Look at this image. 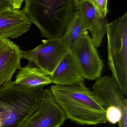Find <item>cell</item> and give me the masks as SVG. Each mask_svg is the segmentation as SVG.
Listing matches in <instances>:
<instances>
[{"label": "cell", "instance_id": "2e32d148", "mask_svg": "<svg viewBox=\"0 0 127 127\" xmlns=\"http://www.w3.org/2000/svg\"><path fill=\"white\" fill-rule=\"evenodd\" d=\"M12 8V0H0V13Z\"/></svg>", "mask_w": 127, "mask_h": 127}, {"label": "cell", "instance_id": "4fadbf2b", "mask_svg": "<svg viewBox=\"0 0 127 127\" xmlns=\"http://www.w3.org/2000/svg\"><path fill=\"white\" fill-rule=\"evenodd\" d=\"M89 33L78 13L61 40L69 51H71L78 40L84 34Z\"/></svg>", "mask_w": 127, "mask_h": 127}, {"label": "cell", "instance_id": "30bf717a", "mask_svg": "<svg viewBox=\"0 0 127 127\" xmlns=\"http://www.w3.org/2000/svg\"><path fill=\"white\" fill-rule=\"evenodd\" d=\"M49 77L52 83L61 86L72 85L84 80L71 52L69 51Z\"/></svg>", "mask_w": 127, "mask_h": 127}, {"label": "cell", "instance_id": "ba28073f", "mask_svg": "<svg viewBox=\"0 0 127 127\" xmlns=\"http://www.w3.org/2000/svg\"><path fill=\"white\" fill-rule=\"evenodd\" d=\"M23 51L9 39H0V87L11 80L18 69L21 68Z\"/></svg>", "mask_w": 127, "mask_h": 127}, {"label": "cell", "instance_id": "277c9868", "mask_svg": "<svg viewBox=\"0 0 127 127\" xmlns=\"http://www.w3.org/2000/svg\"><path fill=\"white\" fill-rule=\"evenodd\" d=\"M108 63L112 77L127 95V12L108 23Z\"/></svg>", "mask_w": 127, "mask_h": 127}, {"label": "cell", "instance_id": "5bb4252c", "mask_svg": "<svg viewBox=\"0 0 127 127\" xmlns=\"http://www.w3.org/2000/svg\"><path fill=\"white\" fill-rule=\"evenodd\" d=\"M106 109L107 121L112 124L118 123L123 117H127V104L121 106L109 107Z\"/></svg>", "mask_w": 127, "mask_h": 127}, {"label": "cell", "instance_id": "3957f363", "mask_svg": "<svg viewBox=\"0 0 127 127\" xmlns=\"http://www.w3.org/2000/svg\"><path fill=\"white\" fill-rule=\"evenodd\" d=\"M43 86L28 87L10 81L0 87V127H22L41 103Z\"/></svg>", "mask_w": 127, "mask_h": 127}, {"label": "cell", "instance_id": "9a60e30c", "mask_svg": "<svg viewBox=\"0 0 127 127\" xmlns=\"http://www.w3.org/2000/svg\"><path fill=\"white\" fill-rule=\"evenodd\" d=\"M98 12L102 16H106L108 12L107 4L108 0H91Z\"/></svg>", "mask_w": 127, "mask_h": 127}, {"label": "cell", "instance_id": "e0dca14e", "mask_svg": "<svg viewBox=\"0 0 127 127\" xmlns=\"http://www.w3.org/2000/svg\"><path fill=\"white\" fill-rule=\"evenodd\" d=\"M25 0H12L13 8L16 9H20L23 1Z\"/></svg>", "mask_w": 127, "mask_h": 127}, {"label": "cell", "instance_id": "5b68a950", "mask_svg": "<svg viewBox=\"0 0 127 127\" xmlns=\"http://www.w3.org/2000/svg\"><path fill=\"white\" fill-rule=\"evenodd\" d=\"M97 48L88 33L78 40L71 50L84 79L94 80L101 77L104 64Z\"/></svg>", "mask_w": 127, "mask_h": 127}, {"label": "cell", "instance_id": "8992f818", "mask_svg": "<svg viewBox=\"0 0 127 127\" xmlns=\"http://www.w3.org/2000/svg\"><path fill=\"white\" fill-rule=\"evenodd\" d=\"M42 42L32 50L23 51V58L50 75L68 51L60 38L45 39Z\"/></svg>", "mask_w": 127, "mask_h": 127}, {"label": "cell", "instance_id": "7c38bea8", "mask_svg": "<svg viewBox=\"0 0 127 127\" xmlns=\"http://www.w3.org/2000/svg\"><path fill=\"white\" fill-rule=\"evenodd\" d=\"M78 14L88 31L97 27L102 19L91 0L83 1L78 3Z\"/></svg>", "mask_w": 127, "mask_h": 127}, {"label": "cell", "instance_id": "ac0fdd59", "mask_svg": "<svg viewBox=\"0 0 127 127\" xmlns=\"http://www.w3.org/2000/svg\"><path fill=\"white\" fill-rule=\"evenodd\" d=\"M85 0H91H91H77V1L78 2V3H80V2H81V1H85Z\"/></svg>", "mask_w": 127, "mask_h": 127}, {"label": "cell", "instance_id": "52a82bcc", "mask_svg": "<svg viewBox=\"0 0 127 127\" xmlns=\"http://www.w3.org/2000/svg\"><path fill=\"white\" fill-rule=\"evenodd\" d=\"M66 119L50 89H47L40 105L22 127H60Z\"/></svg>", "mask_w": 127, "mask_h": 127}, {"label": "cell", "instance_id": "7a4b0ae2", "mask_svg": "<svg viewBox=\"0 0 127 127\" xmlns=\"http://www.w3.org/2000/svg\"><path fill=\"white\" fill-rule=\"evenodd\" d=\"M22 10L47 39L61 38L78 13L77 0H25Z\"/></svg>", "mask_w": 127, "mask_h": 127}, {"label": "cell", "instance_id": "6da1fadb", "mask_svg": "<svg viewBox=\"0 0 127 127\" xmlns=\"http://www.w3.org/2000/svg\"><path fill=\"white\" fill-rule=\"evenodd\" d=\"M66 119L81 125L106 124V109L83 81L50 89Z\"/></svg>", "mask_w": 127, "mask_h": 127}, {"label": "cell", "instance_id": "9c48e42d", "mask_svg": "<svg viewBox=\"0 0 127 127\" xmlns=\"http://www.w3.org/2000/svg\"><path fill=\"white\" fill-rule=\"evenodd\" d=\"M31 22L22 10L9 9L0 13V39H15L31 29Z\"/></svg>", "mask_w": 127, "mask_h": 127}, {"label": "cell", "instance_id": "8fae6325", "mask_svg": "<svg viewBox=\"0 0 127 127\" xmlns=\"http://www.w3.org/2000/svg\"><path fill=\"white\" fill-rule=\"evenodd\" d=\"M14 81L19 85L28 87L44 86L52 83L49 75L39 67L32 66L30 63L19 69Z\"/></svg>", "mask_w": 127, "mask_h": 127}]
</instances>
